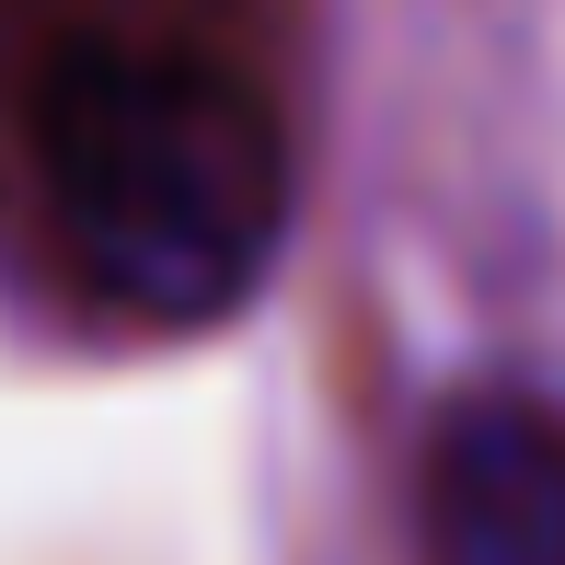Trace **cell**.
<instances>
[{
  "instance_id": "cell-1",
  "label": "cell",
  "mask_w": 565,
  "mask_h": 565,
  "mask_svg": "<svg viewBox=\"0 0 565 565\" xmlns=\"http://www.w3.org/2000/svg\"><path fill=\"white\" fill-rule=\"evenodd\" d=\"M12 196L116 323H220L289 243V116L231 46L70 23L12 82Z\"/></svg>"
},
{
  "instance_id": "cell-2",
  "label": "cell",
  "mask_w": 565,
  "mask_h": 565,
  "mask_svg": "<svg viewBox=\"0 0 565 565\" xmlns=\"http://www.w3.org/2000/svg\"><path fill=\"white\" fill-rule=\"evenodd\" d=\"M416 565H565V404L484 381L416 450Z\"/></svg>"
}]
</instances>
